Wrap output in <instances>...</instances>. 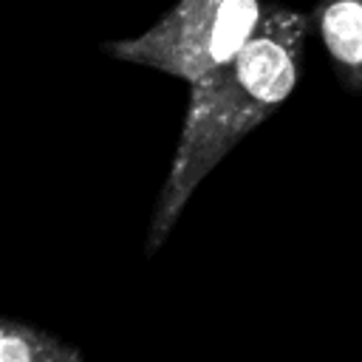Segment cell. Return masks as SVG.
<instances>
[{"label": "cell", "mask_w": 362, "mask_h": 362, "mask_svg": "<svg viewBox=\"0 0 362 362\" xmlns=\"http://www.w3.org/2000/svg\"><path fill=\"white\" fill-rule=\"evenodd\" d=\"M311 14L269 3L246 45L209 79L189 85L175 153L156 198L144 252L161 249L198 184L226 153L291 96L300 79Z\"/></svg>", "instance_id": "cell-1"}, {"label": "cell", "mask_w": 362, "mask_h": 362, "mask_svg": "<svg viewBox=\"0 0 362 362\" xmlns=\"http://www.w3.org/2000/svg\"><path fill=\"white\" fill-rule=\"evenodd\" d=\"M311 20L342 88L362 93V0H322Z\"/></svg>", "instance_id": "cell-3"}, {"label": "cell", "mask_w": 362, "mask_h": 362, "mask_svg": "<svg viewBox=\"0 0 362 362\" xmlns=\"http://www.w3.org/2000/svg\"><path fill=\"white\" fill-rule=\"evenodd\" d=\"M0 359L3 362H82V351L62 339L37 331L25 322L6 317L0 322Z\"/></svg>", "instance_id": "cell-4"}, {"label": "cell", "mask_w": 362, "mask_h": 362, "mask_svg": "<svg viewBox=\"0 0 362 362\" xmlns=\"http://www.w3.org/2000/svg\"><path fill=\"white\" fill-rule=\"evenodd\" d=\"M263 8L260 0H175L144 34L105 42L102 51L198 85L235 59Z\"/></svg>", "instance_id": "cell-2"}]
</instances>
